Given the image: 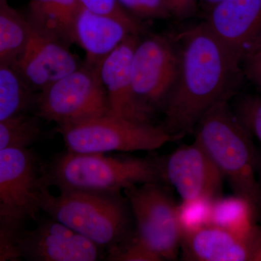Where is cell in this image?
Segmentation results:
<instances>
[{"mask_svg": "<svg viewBox=\"0 0 261 261\" xmlns=\"http://www.w3.org/2000/svg\"><path fill=\"white\" fill-rule=\"evenodd\" d=\"M181 42L176 84L162 108L163 128L181 139L195 130L216 103L228 99L241 82V60L211 32L206 23L176 36Z\"/></svg>", "mask_w": 261, "mask_h": 261, "instance_id": "1", "label": "cell"}, {"mask_svg": "<svg viewBox=\"0 0 261 261\" xmlns=\"http://www.w3.org/2000/svg\"><path fill=\"white\" fill-rule=\"evenodd\" d=\"M195 141L219 168L235 195L261 217V188L257 176V151L251 135L228 106L216 103L196 126Z\"/></svg>", "mask_w": 261, "mask_h": 261, "instance_id": "2", "label": "cell"}, {"mask_svg": "<svg viewBox=\"0 0 261 261\" xmlns=\"http://www.w3.org/2000/svg\"><path fill=\"white\" fill-rule=\"evenodd\" d=\"M44 178L48 187L60 192H121L136 185L159 183L162 168L152 159L67 150L44 168Z\"/></svg>", "mask_w": 261, "mask_h": 261, "instance_id": "3", "label": "cell"}, {"mask_svg": "<svg viewBox=\"0 0 261 261\" xmlns=\"http://www.w3.org/2000/svg\"><path fill=\"white\" fill-rule=\"evenodd\" d=\"M40 210L100 247L108 249L129 239L130 206L121 192H42Z\"/></svg>", "mask_w": 261, "mask_h": 261, "instance_id": "4", "label": "cell"}, {"mask_svg": "<svg viewBox=\"0 0 261 261\" xmlns=\"http://www.w3.org/2000/svg\"><path fill=\"white\" fill-rule=\"evenodd\" d=\"M100 65L84 61L74 71L37 93L34 106L37 117L55 122L61 129L108 114Z\"/></svg>", "mask_w": 261, "mask_h": 261, "instance_id": "5", "label": "cell"}, {"mask_svg": "<svg viewBox=\"0 0 261 261\" xmlns=\"http://www.w3.org/2000/svg\"><path fill=\"white\" fill-rule=\"evenodd\" d=\"M58 130L67 150L82 153L152 151L179 140L163 127L109 114Z\"/></svg>", "mask_w": 261, "mask_h": 261, "instance_id": "6", "label": "cell"}, {"mask_svg": "<svg viewBox=\"0 0 261 261\" xmlns=\"http://www.w3.org/2000/svg\"><path fill=\"white\" fill-rule=\"evenodd\" d=\"M123 192L135 218L137 238L162 260H176L182 234L178 205L158 182L136 185Z\"/></svg>", "mask_w": 261, "mask_h": 261, "instance_id": "7", "label": "cell"}, {"mask_svg": "<svg viewBox=\"0 0 261 261\" xmlns=\"http://www.w3.org/2000/svg\"><path fill=\"white\" fill-rule=\"evenodd\" d=\"M44 168L29 147L0 150V215L27 221L40 211L42 192L48 188Z\"/></svg>", "mask_w": 261, "mask_h": 261, "instance_id": "8", "label": "cell"}, {"mask_svg": "<svg viewBox=\"0 0 261 261\" xmlns=\"http://www.w3.org/2000/svg\"><path fill=\"white\" fill-rule=\"evenodd\" d=\"M179 51L168 38L152 35L140 40L132 57V86L141 104L154 113L163 108L177 80Z\"/></svg>", "mask_w": 261, "mask_h": 261, "instance_id": "9", "label": "cell"}, {"mask_svg": "<svg viewBox=\"0 0 261 261\" xmlns=\"http://www.w3.org/2000/svg\"><path fill=\"white\" fill-rule=\"evenodd\" d=\"M163 173L182 201L214 200L221 197L224 176L195 141L170 154Z\"/></svg>", "mask_w": 261, "mask_h": 261, "instance_id": "10", "label": "cell"}, {"mask_svg": "<svg viewBox=\"0 0 261 261\" xmlns=\"http://www.w3.org/2000/svg\"><path fill=\"white\" fill-rule=\"evenodd\" d=\"M140 40L139 35L130 34L103 61L99 74L107 94L108 114L137 123H151L153 113L141 104L132 86V57Z\"/></svg>", "mask_w": 261, "mask_h": 261, "instance_id": "11", "label": "cell"}, {"mask_svg": "<svg viewBox=\"0 0 261 261\" xmlns=\"http://www.w3.org/2000/svg\"><path fill=\"white\" fill-rule=\"evenodd\" d=\"M101 248L51 218L34 229H25L20 246L22 257L33 261H95Z\"/></svg>", "mask_w": 261, "mask_h": 261, "instance_id": "12", "label": "cell"}, {"mask_svg": "<svg viewBox=\"0 0 261 261\" xmlns=\"http://www.w3.org/2000/svg\"><path fill=\"white\" fill-rule=\"evenodd\" d=\"M81 65L69 47L31 28L29 42L13 68L37 94Z\"/></svg>", "mask_w": 261, "mask_h": 261, "instance_id": "13", "label": "cell"}, {"mask_svg": "<svg viewBox=\"0 0 261 261\" xmlns=\"http://www.w3.org/2000/svg\"><path fill=\"white\" fill-rule=\"evenodd\" d=\"M205 23L242 61L261 32V0H221L211 8Z\"/></svg>", "mask_w": 261, "mask_h": 261, "instance_id": "14", "label": "cell"}, {"mask_svg": "<svg viewBox=\"0 0 261 261\" xmlns=\"http://www.w3.org/2000/svg\"><path fill=\"white\" fill-rule=\"evenodd\" d=\"M250 233L205 225L182 233V257L190 261H250Z\"/></svg>", "mask_w": 261, "mask_h": 261, "instance_id": "15", "label": "cell"}, {"mask_svg": "<svg viewBox=\"0 0 261 261\" xmlns=\"http://www.w3.org/2000/svg\"><path fill=\"white\" fill-rule=\"evenodd\" d=\"M130 34H134L117 19L96 14L84 7L75 20V44L85 51V62L89 64H102Z\"/></svg>", "mask_w": 261, "mask_h": 261, "instance_id": "16", "label": "cell"}, {"mask_svg": "<svg viewBox=\"0 0 261 261\" xmlns=\"http://www.w3.org/2000/svg\"><path fill=\"white\" fill-rule=\"evenodd\" d=\"M82 8L80 0H31L27 18L33 31L70 47Z\"/></svg>", "mask_w": 261, "mask_h": 261, "instance_id": "17", "label": "cell"}, {"mask_svg": "<svg viewBox=\"0 0 261 261\" xmlns=\"http://www.w3.org/2000/svg\"><path fill=\"white\" fill-rule=\"evenodd\" d=\"M31 36L27 18L0 0V67L15 65Z\"/></svg>", "mask_w": 261, "mask_h": 261, "instance_id": "18", "label": "cell"}, {"mask_svg": "<svg viewBox=\"0 0 261 261\" xmlns=\"http://www.w3.org/2000/svg\"><path fill=\"white\" fill-rule=\"evenodd\" d=\"M36 95L13 67H0V121L24 114Z\"/></svg>", "mask_w": 261, "mask_h": 261, "instance_id": "19", "label": "cell"}, {"mask_svg": "<svg viewBox=\"0 0 261 261\" xmlns=\"http://www.w3.org/2000/svg\"><path fill=\"white\" fill-rule=\"evenodd\" d=\"M251 207L238 196L219 197L211 204L209 224L229 230L240 234L248 235L255 225Z\"/></svg>", "mask_w": 261, "mask_h": 261, "instance_id": "20", "label": "cell"}, {"mask_svg": "<svg viewBox=\"0 0 261 261\" xmlns=\"http://www.w3.org/2000/svg\"><path fill=\"white\" fill-rule=\"evenodd\" d=\"M41 134L37 118L25 113L0 121V150L11 147H29L40 139Z\"/></svg>", "mask_w": 261, "mask_h": 261, "instance_id": "21", "label": "cell"}, {"mask_svg": "<svg viewBox=\"0 0 261 261\" xmlns=\"http://www.w3.org/2000/svg\"><path fill=\"white\" fill-rule=\"evenodd\" d=\"M25 221L0 215V261L21 258V241Z\"/></svg>", "mask_w": 261, "mask_h": 261, "instance_id": "22", "label": "cell"}, {"mask_svg": "<svg viewBox=\"0 0 261 261\" xmlns=\"http://www.w3.org/2000/svg\"><path fill=\"white\" fill-rule=\"evenodd\" d=\"M84 8L96 13L116 18L122 22L136 35L143 32V27L137 19L128 13L118 0H80Z\"/></svg>", "mask_w": 261, "mask_h": 261, "instance_id": "23", "label": "cell"}, {"mask_svg": "<svg viewBox=\"0 0 261 261\" xmlns=\"http://www.w3.org/2000/svg\"><path fill=\"white\" fill-rule=\"evenodd\" d=\"M212 202L213 200L203 199L182 201L177 206L178 221L182 233L209 224Z\"/></svg>", "mask_w": 261, "mask_h": 261, "instance_id": "24", "label": "cell"}, {"mask_svg": "<svg viewBox=\"0 0 261 261\" xmlns=\"http://www.w3.org/2000/svg\"><path fill=\"white\" fill-rule=\"evenodd\" d=\"M108 260L162 261V259L135 236L108 249Z\"/></svg>", "mask_w": 261, "mask_h": 261, "instance_id": "25", "label": "cell"}, {"mask_svg": "<svg viewBox=\"0 0 261 261\" xmlns=\"http://www.w3.org/2000/svg\"><path fill=\"white\" fill-rule=\"evenodd\" d=\"M234 113L249 133L261 144V96L243 98L239 102Z\"/></svg>", "mask_w": 261, "mask_h": 261, "instance_id": "26", "label": "cell"}, {"mask_svg": "<svg viewBox=\"0 0 261 261\" xmlns=\"http://www.w3.org/2000/svg\"><path fill=\"white\" fill-rule=\"evenodd\" d=\"M125 9L145 18H166L170 16L163 0H118Z\"/></svg>", "mask_w": 261, "mask_h": 261, "instance_id": "27", "label": "cell"}, {"mask_svg": "<svg viewBox=\"0 0 261 261\" xmlns=\"http://www.w3.org/2000/svg\"><path fill=\"white\" fill-rule=\"evenodd\" d=\"M244 73L261 90V48L244 57Z\"/></svg>", "mask_w": 261, "mask_h": 261, "instance_id": "28", "label": "cell"}, {"mask_svg": "<svg viewBox=\"0 0 261 261\" xmlns=\"http://www.w3.org/2000/svg\"><path fill=\"white\" fill-rule=\"evenodd\" d=\"M170 14L178 18L191 14L195 9L196 0H163Z\"/></svg>", "mask_w": 261, "mask_h": 261, "instance_id": "29", "label": "cell"}, {"mask_svg": "<svg viewBox=\"0 0 261 261\" xmlns=\"http://www.w3.org/2000/svg\"><path fill=\"white\" fill-rule=\"evenodd\" d=\"M250 261H261V228L254 226L250 233Z\"/></svg>", "mask_w": 261, "mask_h": 261, "instance_id": "30", "label": "cell"}, {"mask_svg": "<svg viewBox=\"0 0 261 261\" xmlns=\"http://www.w3.org/2000/svg\"><path fill=\"white\" fill-rule=\"evenodd\" d=\"M261 48V32L258 34V36L256 38H255V40L252 42V44L249 46V47L247 48L246 53H245V57L248 53H252V51H254L257 50V49H260ZM243 57V58H244Z\"/></svg>", "mask_w": 261, "mask_h": 261, "instance_id": "31", "label": "cell"}, {"mask_svg": "<svg viewBox=\"0 0 261 261\" xmlns=\"http://www.w3.org/2000/svg\"><path fill=\"white\" fill-rule=\"evenodd\" d=\"M257 176L261 188V152H257Z\"/></svg>", "mask_w": 261, "mask_h": 261, "instance_id": "32", "label": "cell"}, {"mask_svg": "<svg viewBox=\"0 0 261 261\" xmlns=\"http://www.w3.org/2000/svg\"><path fill=\"white\" fill-rule=\"evenodd\" d=\"M202 1H203L206 5H208L211 8H212L214 5L219 3V2L221 1V0H202Z\"/></svg>", "mask_w": 261, "mask_h": 261, "instance_id": "33", "label": "cell"}]
</instances>
